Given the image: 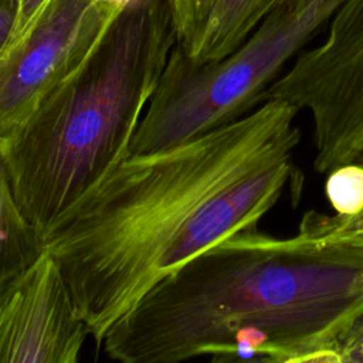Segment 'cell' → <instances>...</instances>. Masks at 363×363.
<instances>
[{
	"instance_id": "10",
	"label": "cell",
	"mask_w": 363,
	"mask_h": 363,
	"mask_svg": "<svg viewBox=\"0 0 363 363\" xmlns=\"http://www.w3.org/2000/svg\"><path fill=\"white\" fill-rule=\"evenodd\" d=\"M354 162L363 166V150ZM298 231L323 241H342L363 245V207L350 216H329L311 210L302 216Z\"/></svg>"
},
{
	"instance_id": "8",
	"label": "cell",
	"mask_w": 363,
	"mask_h": 363,
	"mask_svg": "<svg viewBox=\"0 0 363 363\" xmlns=\"http://www.w3.org/2000/svg\"><path fill=\"white\" fill-rule=\"evenodd\" d=\"M289 0H213L210 11L184 45L177 47L190 65L216 62L237 50L277 7Z\"/></svg>"
},
{
	"instance_id": "3",
	"label": "cell",
	"mask_w": 363,
	"mask_h": 363,
	"mask_svg": "<svg viewBox=\"0 0 363 363\" xmlns=\"http://www.w3.org/2000/svg\"><path fill=\"white\" fill-rule=\"evenodd\" d=\"M173 40L146 11H126L1 140L16 199L43 234L129 155Z\"/></svg>"
},
{
	"instance_id": "17",
	"label": "cell",
	"mask_w": 363,
	"mask_h": 363,
	"mask_svg": "<svg viewBox=\"0 0 363 363\" xmlns=\"http://www.w3.org/2000/svg\"><path fill=\"white\" fill-rule=\"evenodd\" d=\"M295 1H298L299 4H312V3H328V4H332V6H335V7H339V6H340V3H342L343 0H295Z\"/></svg>"
},
{
	"instance_id": "13",
	"label": "cell",
	"mask_w": 363,
	"mask_h": 363,
	"mask_svg": "<svg viewBox=\"0 0 363 363\" xmlns=\"http://www.w3.org/2000/svg\"><path fill=\"white\" fill-rule=\"evenodd\" d=\"M14 11L11 31L0 54L18 45L40 23L52 0H10Z\"/></svg>"
},
{
	"instance_id": "6",
	"label": "cell",
	"mask_w": 363,
	"mask_h": 363,
	"mask_svg": "<svg viewBox=\"0 0 363 363\" xmlns=\"http://www.w3.org/2000/svg\"><path fill=\"white\" fill-rule=\"evenodd\" d=\"M125 13L102 0H52L35 28L0 54V139L81 67Z\"/></svg>"
},
{
	"instance_id": "4",
	"label": "cell",
	"mask_w": 363,
	"mask_h": 363,
	"mask_svg": "<svg viewBox=\"0 0 363 363\" xmlns=\"http://www.w3.org/2000/svg\"><path fill=\"white\" fill-rule=\"evenodd\" d=\"M336 7L289 0L268 14L227 57L190 65L174 50L130 140L129 153L162 150L250 113L284 65L326 23Z\"/></svg>"
},
{
	"instance_id": "7",
	"label": "cell",
	"mask_w": 363,
	"mask_h": 363,
	"mask_svg": "<svg viewBox=\"0 0 363 363\" xmlns=\"http://www.w3.org/2000/svg\"><path fill=\"white\" fill-rule=\"evenodd\" d=\"M88 330L51 252L0 286V363H75Z\"/></svg>"
},
{
	"instance_id": "16",
	"label": "cell",
	"mask_w": 363,
	"mask_h": 363,
	"mask_svg": "<svg viewBox=\"0 0 363 363\" xmlns=\"http://www.w3.org/2000/svg\"><path fill=\"white\" fill-rule=\"evenodd\" d=\"M104 3H106L108 6H112L118 10H121L122 13H126L128 10H130L132 6L139 4L142 0H102Z\"/></svg>"
},
{
	"instance_id": "11",
	"label": "cell",
	"mask_w": 363,
	"mask_h": 363,
	"mask_svg": "<svg viewBox=\"0 0 363 363\" xmlns=\"http://www.w3.org/2000/svg\"><path fill=\"white\" fill-rule=\"evenodd\" d=\"M325 193L335 214L357 213L363 207V166L352 162L329 172Z\"/></svg>"
},
{
	"instance_id": "5",
	"label": "cell",
	"mask_w": 363,
	"mask_h": 363,
	"mask_svg": "<svg viewBox=\"0 0 363 363\" xmlns=\"http://www.w3.org/2000/svg\"><path fill=\"white\" fill-rule=\"evenodd\" d=\"M311 113L313 169L328 174L363 150V0H343L326 38L301 52L265 91Z\"/></svg>"
},
{
	"instance_id": "9",
	"label": "cell",
	"mask_w": 363,
	"mask_h": 363,
	"mask_svg": "<svg viewBox=\"0 0 363 363\" xmlns=\"http://www.w3.org/2000/svg\"><path fill=\"white\" fill-rule=\"evenodd\" d=\"M43 251V233L16 199L0 139V286L30 267Z\"/></svg>"
},
{
	"instance_id": "14",
	"label": "cell",
	"mask_w": 363,
	"mask_h": 363,
	"mask_svg": "<svg viewBox=\"0 0 363 363\" xmlns=\"http://www.w3.org/2000/svg\"><path fill=\"white\" fill-rule=\"evenodd\" d=\"M335 363H363V313L336 342Z\"/></svg>"
},
{
	"instance_id": "15",
	"label": "cell",
	"mask_w": 363,
	"mask_h": 363,
	"mask_svg": "<svg viewBox=\"0 0 363 363\" xmlns=\"http://www.w3.org/2000/svg\"><path fill=\"white\" fill-rule=\"evenodd\" d=\"M13 18H14V11L11 7V1L7 0L6 3H0V51L4 47L9 34L11 31L13 26Z\"/></svg>"
},
{
	"instance_id": "12",
	"label": "cell",
	"mask_w": 363,
	"mask_h": 363,
	"mask_svg": "<svg viewBox=\"0 0 363 363\" xmlns=\"http://www.w3.org/2000/svg\"><path fill=\"white\" fill-rule=\"evenodd\" d=\"M213 0H169L172 31L184 47L203 26Z\"/></svg>"
},
{
	"instance_id": "1",
	"label": "cell",
	"mask_w": 363,
	"mask_h": 363,
	"mask_svg": "<svg viewBox=\"0 0 363 363\" xmlns=\"http://www.w3.org/2000/svg\"><path fill=\"white\" fill-rule=\"evenodd\" d=\"M299 111L267 99L179 145L125 156L43 234L85 322L102 343L156 282L258 221L294 187Z\"/></svg>"
},
{
	"instance_id": "2",
	"label": "cell",
	"mask_w": 363,
	"mask_h": 363,
	"mask_svg": "<svg viewBox=\"0 0 363 363\" xmlns=\"http://www.w3.org/2000/svg\"><path fill=\"white\" fill-rule=\"evenodd\" d=\"M363 313V245L237 231L150 286L108 330L122 363H335Z\"/></svg>"
}]
</instances>
